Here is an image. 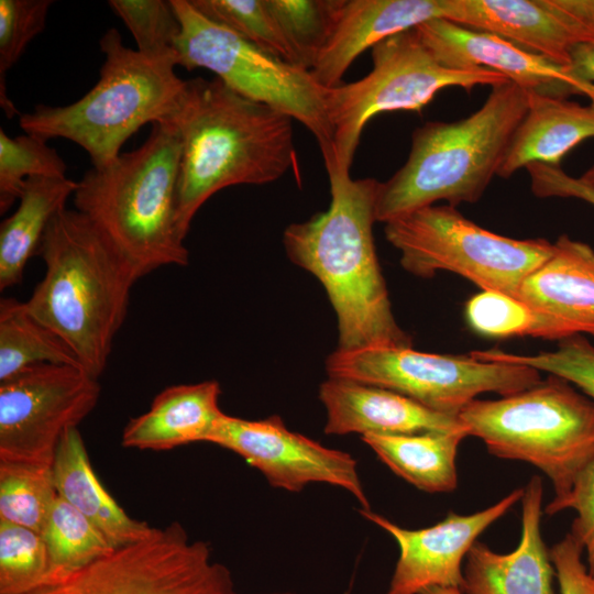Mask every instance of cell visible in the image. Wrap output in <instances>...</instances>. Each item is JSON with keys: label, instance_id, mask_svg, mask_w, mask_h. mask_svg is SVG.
<instances>
[{"label": "cell", "instance_id": "obj_1", "mask_svg": "<svg viewBox=\"0 0 594 594\" xmlns=\"http://www.w3.org/2000/svg\"><path fill=\"white\" fill-rule=\"evenodd\" d=\"M328 175V209L285 229L286 254L326 289L337 316V349L411 348L394 317L373 238L381 182Z\"/></svg>", "mask_w": 594, "mask_h": 594}, {"label": "cell", "instance_id": "obj_2", "mask_svg": "<svg viewBox=\"0 0 594 594\" xmlns=\"http://www.w3.org/2000/svg\"><path fill=\"white\" fill-rule=\"evenodd\" d=\"M168 122L180 139L176 220L184 239L197 211L216 193L273 183L297 165L293 119L218 78L187 80Z\"/></svg>", "mask_w": 594, "mask_h": 594}, {"label": "cell", "instance_id": "obj_3", "mask_svg": "<svg viewBox=\"0 0 594 594\" xmlns=\"http://www.w3.org/2000/svg\"><path fill=\"white\" fill-rule=\"evenodd\" d=\"M37 253L45 273L25 307L99 378L139 278L77 210L65 208L54 217Z\"/></svg>", "mask_w": 594, "mask_h": 594}, {"label": "cell", "instance_id": "obj_4", "mask_svg": "<svg viewBox=\"0 0 594 594\" xmlns=\"http://www.w3.org/2000/svg\"><path fill=\"white\" fill-rule=\"evenodd\" d=\"M145 142L77 182L75 210L84 215L138 278L163 266H186L177 228L180 139L172 122L152 124Z\"/></svg>", "mask_w": 594, "mask_h": 594}, {"label": "cell", "instance_id": "obj_5", "mask_svg": "<svg viewBox=\"0 0 594 594\" xmlns=\"http://www.w3.org/2000/svg\"><path fill=\"white\" fill-rule=\"evenodd\" d=\"M527 105V91L507 80L491 87L485 102L469 117L418 127L404 165L381 182L376 221L386 223L439 201L457 207L480 200L498 176Z\"/></svg>", "mask_w": 594, "mask_h": 594}, {"label": "cell", "instance_id": "obj_6", "mask_svg": "<svg viewBox=\"0 0 594 594\" xmlns=\"http://www.w3.org/2000/svg\"><path fill=\"white\" fill-rule=\"evenodd\" d=\"M99 43L106 58L99 80L86 95L64 107L38 106L19 120L25 133L76 143L97 168L113 162L143 125L168 121L187 87L174 59L127 47L117 29H109Z\"/></svg>", "mask_w": 594, "mask_h": 594}, {"label": "cell", "instance_id": "obj_7", "mask_svg": "<svg viewBox=\"0 0 594 594\" xmlns=\"http://www.w3.org/2000/svg\"><path fill=\"white\" fill-rule=\"evenodd\" d=\"M458 417L491 454L543 472L554 490L550 503L562 501L594 460V400L556 375L499 399H475Z\"/></svg>", "mask_w": 594, "mask_h": 594}, {"label": "cell", "instance_id": "obj_8", "mask_svg": "<svg viewBox=\"0 0 594 594\" xmlns=\"http://www.w3.org/2000/svg\"><path fill=\"white\" fill-rule=\"evenodd\" d=\"M180 32L177 65L206 68L239 95L266 105L307 128L318 142L324 166L337 169L330 88L310 70L286 63L202 15L189 0H172Z\"/></svg>", "mask_w": 594, "mask_h": 594}, {"label": "cell", "instance_id": "obj_9", "mask_svg": "<svg viewBox=\"0 0 594 594\" xmlns=\"http://www.w3.org/2000/svg\"><path fill=\"white\" fill-rule=\"evenodd\" d=\"M384 224L385 238L408 273L432 278L437 272H451L482 290L515 297L524 279L553 252L548 240L497 234L450 205L424 207Z\"/></svg>", "mask_w": 594, "mask_h": 594}, {"label": "cell", "instance_id": "obj_10", "mask_svg": "<svg viewBox=\"0 0 594 594\" xmlns=\"http://www.w3.org/2000/svg\"><path fill=\"white\" fill-rule=\"evenodd\" d=\"M372 70L361 79L330 88L329 111L333 127L337 169L350 173L364 127L376 114L421 111L442 89L507 81L485 68L461 69L442 65L420 40L416 29L381 41L372 48ZM334 172V170H333Z\"/></svg>", "mask_w": 594, "mask_h": 594}, {"label": "cell", "instance_id": "obj_11", "mask_svg": "<svg viewBox=\"0 0 594 594\" xmlns=\"http://www.w3.org/2000/svg\"><path fill=\"white\" fill-rule=\"evenodd\" d=\"M326 371L331 378L386 388L457 417L483 393L509 396L541 381L540 372L527 365L413 348L337 349L327 358Z\"/></svg>", "mask_w": 594, "mask_h": 594}, {"label": "cell", "instance_id": "obj_12", "mask_svg": "<svg viewBox=\"0 0 594 594\" xmlns=\"http://www.w3.org/2000/svg\"><path fill=\"white\" fill-rule=\"evenodd\" d=\"M29 594H238L231 571L209 543L179 522L116 548L70 575Z\"/></svg>", "mask_w": 594, "mask_h": 594}, {"label": "cell", "instance_id": "obj_13", "mask_svg": "<svg viewBox=\"0 0 594 594\" xmlns=\"http://www.w3.org/2000/svg\"><path fill=\"white\" fill-rule=\"evenodd\" d=\"M98 378L67 364H37L0 382V460L53 465L63 435L96 407Z\"/></svg>", "mask_w": 594, "mask_h": 594}, {"label": "cell", "instance_id": "obj_14", "mask_svg": "<svg viewBox=\"0 0 594 594\" xmlns=\"http://www.w3.org/2000/svg\"><path fill=\"white\" fill-rule=\"evenodd\" d=\"M207 442L239 454L275 488L299 493L314 483L328 484L371 509L356 460L289 430L279 416L249 420L223 413Z\"/></svg>", "mask_w": 594, "mask_h": 594}, {"label": "cell", "instance_id": "obj_15", "mask_svg": "<svg viewBox=\"0 0 594 594\" xmlns=\"http://www.w3.org/2000/svg\"><path fill=\"white\" fill-rule=\"evenodd\" d=\"M522 496L524 488H518L484 510L471 515L451 512L436 525L420 529L403 528L371 509L359 508L362 517L391 535L399 549L386 594H420L437 586L461 588L462 563L477 537Z\"/></svg>", "mask_w": 594, "mask_h": 594}, {"label": "cell", "instance_id": "obj_16", "mask_svg": "<svg viewBox=\"0 0 594 594\" xmlns=\"http://www.w3.org/2000/svg\"><path fill=\"white\" fill-rule=\"evenodd\" d=\"M432 55L451 68H485L498 73L526 91L568 98L581 95L594 106V84L496 35L471 30L444 19L415 28Z\"/></svg>", "mask_w": 594, "mask_h": 594}, {"label": "cell", "instance_id": "obj_17", "mask_svg": "<svg viewBox=\"0 0 594 594\" xmlns=\"http://www.w3.org/2000/svg\"><path fill=\"white\" fill-rule=\"evenodd\" d=\"M446 20L496 35L565 67L576 45L594 42V30L557 0H450Z\"/></svg>", "mask_w": 594, "mask_h": 594}, {"label": "cell", "instance_id": "obj_18", "mask_svg": "<svg viewBox=\"0 0 594 594\" xmlns=\"http://www.w3.org/2000/svg\"><path fill=\"white\" fill-rule=\"evenodd\" d=\"M542 498V481L535 475L524 488L519 544L497 553L476 541L464 560L463 594H554L556 571L540 531Z\"/></svg>", "mask_w": 594, "mask_h": 594}, {"label": "cell", "instance_id": "obj_19", "mask_svg": "<svg viewBox=\"0 0 594 594\" xmlns=\"http://www.w3.org/2000/svg\"><path fill=\"white\" fill-rule=\"evenodd\" d=\"M326 435H409L464 430L457 416L431 410L396 392L328 377L319 386ZM465 431V430H464Z\"/></svg>", "mask_w": 594, "mask_h": 594}, {"label": "cell", "instance_id": "obj_20", "mask_svg": "<svg viewBox=\"0 0 594 594\" xmlns=\"http://www.w3.org/2000/svg\"><path fill=\"white\" fill-rule=\"evenodd\" d=\"M516 297L550 320L561 340L594 337L593 248L561 234L552 254L524 279Z\"/></svg>", "mask_w": 594, "mask_h": 594}, {"label": "cell", "instance_id": "obj_21", "mask_svg": "<svg viewBox=\"0 0 594 594\" xmlns=\"http://www.w3.org/2000/svg\"><path fill=\"white\" fill-rule=\"evenodd\" d=\"M449 8L450 0H345L336 32L310 72L323 87H337L364 51L425 22L446 20Z\"/></svg>", "mask_w": 594, "mask_h": 594}, {"label": "cell", "instance_id": "obj_22", "mask_svg": "<svg viewBox=\"0 0 594 594\" xmlns=\"http://www.w3.org/2000/svg\"><path fill=\"white\" fill-rule=\"evenodd\" d=\"M217 381L172 385L160 392L151 407L125 425L121 444L152 451L207 442L223 411Z\"/></svg>", "mask_w": 594, "mask_h": 594}, {"label": "cell", "instance_id": "obj_23", "mask_svg": "<svg viewBox=\"0 0 594 594\" xmlns=\"http://www.w3.org/2000/svg\"><path fill=\"white\" fill-rule=\"evenodd\" d=\"M527 111L515 130L498 176L510 177L529 164L560 166L561 160L594 138V106L527 91Z\"/></svg>", "mask_w": 594, "mask_h": 594}, {"label": "cell", "instance_id": "obj_24", "mask_svg": "<svg viewBox=\"0 0 594 594\" xmlns=\"http://www.w3.org/2000/svg\"><path fill=\"white\" fill-rule=\"evenodd\" d=\"M52 468L58 496L82 514L113 548L147 539L158 529L129 516L103 487L77 427L63 435Z\"/></svg>", "mask_w": 594, "mask_h": 594}, {"label": "cell", "instance_id": "obj_25", "mask_svg": "<svg viewBox=\"0 0 594 594\" xmlns=\"http://www.w3.org/2000/svg\"><path fill=\"white\" fill-rule=\"evenodd\" d=\"M77 182L67 177L29 178L14 212L0 227V289L19 284L28 261L38 252L54 217L66 208Z\"/></svg>", "mask_w": 594, "mask_h": 594}, {"label": "cell", "instance_id": "obj_26", "mask_svg": "<svg viewBox=\"0 0 594 594\" xmlns=\"http://www.w3.org/2000/svg\"><path fill=\"white\" fill-rule=\"evenodd\" d=\"M464 430L361 437L396 475L427 493H450L458 486L457 454Z\"/></svg>", "mask_w": 594, "mask_h": 594}, {"label": "cell", "instance_id": "obj_27", "mask_svg": "<svg viewBox=\"0 0 594 594\" xmlns=\"http://www.w3.org/2000/svg\"><path fill=\"white\" fill-rule=\"evenodd\" d=\"M46 363L81 367L72 350L29 312L25 302L14 298H2L0 382L28 367Z\"/></svg>", "mask_w": 594, "mask_h": 594}, {"label": "cell", "instance_id": "obj_28", "mask_svg": "<svg viewBox=\"0 0 594 594\" xmlns=\"http://www.w3.org/2000/svg\"><path fill=\"white\" fill-rule=\"evenodd\" d=\"M42 537L50 561L46 584L70 575L116 549L82 514L59 496L51 509Z\"/></svg>", "mask_w": 594, "mask_h": 594}, {"label": "cell", "instance_id": "obj_29", "mask_svg": "<svg viewBox=\"0 0 594 594\" xmlns=\"http://www.w3.org/2000/svg\"><path fill=\"white\" fill-rule=\"evenodd\" d=\"M345 0H265L297 66L311 70L332 38Z\"/></svg>", "mask_w": 594, "mask_h": 594}, {"label": "cell", "instance_id": "obj_30", "mask_svg": "<svg viewBox=\"0 0 594 594\" xmlns=\"http://www.w3.org/2000/svg\"><path fill=\"white\" fill-rule=\"evenodd\" d=\"M58 497L52 465L0 460V519L42 535Z\"/></svg>", "mask_w": 594, "mask_h": 594}, {"label": "cell", "instance_id": "obj_31", "mask_svg": "<svg viewBox=\"0 0 594 594\" xmlns=\"http://www.w3.org/2000/svg\"><path fill=\"white\" fill-rule=\"evenodd\" d=\"M465 318L474 332L487 338L530 336L561 340L550 320L519 298L497 290L472 296L465 305Z\"/></svg>", "mask_w": 594, "mask_h": 594}, {"label": "cell", "instance_id": "obj_32", "mask_svg": "<svg viewBox=\"0 0 594 594\" xmlns=\"http://www.w3.org/2000/svg\"><path fill=\"white\" fill-rule=\"evenodd\" d=\"M66 163L34 134L9 136L0 129V212L19 200L25 182L32 177H66Z\"/></svg>", "mask_w": 594, "mask_h": 594}, {"label": "cell", "instance_id": "obj_33", "mask_svg": "<svg viewBox=\"0 0 594 594\" xmlns=\"http://www.w3.org/2000/svg\"><path fill=\"white\" fill-rule=\"evenodd\" d=\"M206 18L262 51L297 66L295 55L265 0H189Z\"/></svg>", "mask_w": 594, "mask_h": 594}, {"label": "cell", "instance_id": "obj_34", "mask_svg": "<svg viewBox=\"0 0 594 594\" xmlns=\"http://www.w3.org/2000/svg\"><path fill=\"white\" fill-rule=\"evenodd\" d=\"M48 569L42 535L0 519V594H29L44 586Z\"/></svg>", "mask_w": 594, "mask_h": 594}, {"label": "cell", "instance_id": "obj_35", "mask_svg": "<svg viewBox=\"0 0 594 594\" xmlns=\"http://www.w3.org/2000/svg\"><path fill=\"white\" fill-rule=\"evenodd\" d=\"M483 361L527 365L562 377L594 400V345L582 334L565 338L554 351L534 355L508 353L497 349L473 351Z\"/></svg>", "mask_w": 594, "mask_h": 594}, {"label": "cell", "instance_id": "obj_36", "mask_svg": "<svg viewBox=\"0 0 594 594\" xmlns=\"http://www.w3.org/2000/svg\"><path fill=\"white\" fill-rule=\"evenodd\" d=\"M109 6L132 33L138 51L152 58L176 62L180 24L172 0H111Z\"/></svg>", "mask_w": 594, "mask_h": 594}, {"label": "cell", "instance_id": "obj_37", "mask_svg": "<svg viewBox=\"0 0 594 594\" xmlns=\"http://www.w3.org/2000/svg\"><path fill=\"white\" fill-rule=\"evenodd\" d=\"M51 0H0V103L8 118L18 109L7 96L4 77L46 24Z\"/></svg>", "mask_w": 594, "mask_h": 594}, {"label": "cell", "instance_id": "obj_38", "mask_svg": "<svg viewBox=\"0 0 594 594\" xmlns=\"http://www.w3.org/2000/svg\"><path fill=\"white\" fill-rule=\"evenodd\" d=\"M569 508L576 512L570 532L583 546L594 579V460L579 474L570 493L558 503H549L544 512L553 515Z\"/></svg>", "mask_w": 594, "mask_h": 594}, {"label": "cell", "instance_id": "obj_39", "mask_svg": "<svg viewBox=\"0 0 594 594\" xmlns=\"http://www.w3.org/2000/svg\"><path fill=\"white\" fill-rule=\"evenodd\" d=\"M583 552L572 532L549 550L561 594H594V579L582 560Z\"/></svg>", "mask_w": 594, "mask_h": 594}, {"label": "cell", "instance_id": "obj_40", "mask_svg": "<svg viewBox=\"0 0 594 594\" xmlns=\"http://www.w3.org/2000/svg\"><path fill=\"white\" fill-rule=\"evenodd\" d=\"M531 191L539 198H578L594 206V187L568 175L560 166L534 163L526 166Z\"/></svg>", "mask_w": 594, "mask_h": 594}, {"label": "cell", "instance_id": "obj_41", "mask_svg": "<svg viewBox=\"0 0 594 594\" xmlns=\"http://www.w3.org/2000/svg\"><path fill=\"white\" fill-rule=\"evenodd\" d=\"M569 68L578 78L594 84V42L579 44L572 50Z\"/></svg>", "mask_w": 594, "mask_h": 594}, {"label": "cell", "instance_id": "obj_42", "mask_svg": "<svg viewBox=\"0 0 594 594\" xmlns=\"http://www.w3.org/2000/svg\"><path fill=\"white\" fill-rule=\"evenodd\" d=\"M557 2L594 30V0H557Z\"/></svg>", "mask_w": 594, "mask_h": 594}, {"label": "cell", "instance_id": "obj_43", "mask_svg": "<svg viewBox=\"0 0 594 594\" xmlns=\"http://www.w3.org/2000/svg\"><path fill=\"white\" fill-rule=\"evenodd\" d=\"M420 594H463L458 587H429L420 592Z\"/></svg>", "mask_w": 594, "mask_h": 594}, {"label": "cell", "instance_id": "obj_44", "mask_svg": "<svg viewBox=\"0 0 594 594\" xmlns=\"http://www.w3.org/2000/svg\"><path fill=\"white\" fill-rule=\"evenodd\" d=\"M580 179L586 185L594 187V164L582 174Z\"/></svg>", "mask_w": 594, "mask_h": 594}, {"label": "cell", "instance_id": "obj_45", "mask_svg": "<svg viewBox=\"0 0 594 594\" xmlns=\"http://www.w3.org/2000/svg\"><path fill=\"white\" fill-rule=\"evenodd\" d=\"M264 594H294L290 592H273V593H264Z\"/></svg>", "mask_w": 594, "mask_h": 594}]
</instances>
